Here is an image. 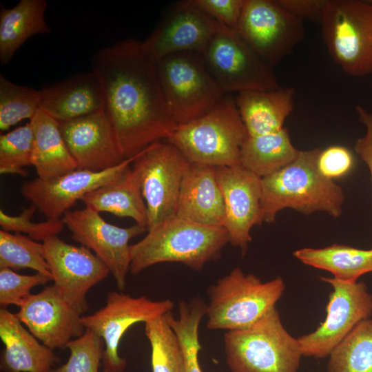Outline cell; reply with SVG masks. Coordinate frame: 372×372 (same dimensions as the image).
Listing matches in <instances>:
<instances>
[{
  "label": "cell",
  "mask_w": 372,
  "mask_h": 372,
  "mask_svg": "<svg viewBox=\"0 0 372 372\" xmlns=\"http://www.w3.org/2000/svg\"><path fill=\"white\" fill-rule=\"evenodd\" d=\"M92 68L103 87L105 111L125 159L165 141L178 127L141 41L130 39L101 49Z\"/></svg>",
  "instance_id": "1"
},
{
  "label": "cell",
  "mask_w": 372,
  "mask_h": 372,
  "mask_svg": "<svg viewBox=\"0 0 372 372\" xmlns=\"http://www.w3.org/2000/svg\"><path fill=\"white\" fill-rule=\"evenodd\" d=\"M320 150H300L291 163L261 178L259 225L273 223L286 208L307 215L324 211L338 218L342 214L344 192L320 172L317 161Z\"/></svg>",
  "instance_id": "2"
},
{
  "label": "cell",
  "mask_w": 372,
  "mask_h": 372,
  "mask_svg": "<svg viewBox=\"0 0 372 372\" xmlns=\"http://www.w3.org/2000/svg\"><path fill=\"white\" fill-rule=\"evenodd\" d=\"M229 242L223 227L196 223L174 216L158 223L131 245L130 272L137 275L161 262H180L195 271L220 257Z\"/></svg>",
  "instance_id": "3"
},
{
  "label": "cell",
  "mask_w": 372,
  "mask_h": 372,
  "mask_svg": "<svg viewBox=\"0 0 372 372\" xmlns=\"http://www.w3.org/2000/svg\"><path fill=\"white\" fill-rule=\"evenodd\" d=\"M248 136L235 99L227 94L203 116L178 125L165 141L191 163L233 167L240 165L241 147Z\"/></svg>",
  "instance_id": "4"
},
{
  "label": "cell",
  "mask_w": 372,
  "mask_h": 372,
  "mask_svg": "<svg viewBox=\"0 0 372 372\" xmlns=\"http://www.w3.org/2000/svg\"><path fill=\"white\" fill-rule=\"evenodd\" d=\"M223 344L231 372H298L303 356L276 307L248 328L227 331Z\"/></svg>",
  "instance_id": "5"
},
{
  "label": "cell",
  "mask_w": 372,
  "mask_h": 372,
  "mask_svg": "<svg viewBox=\"0 0 372 372\" xmlns=\"http://www.w3.org/2000/svg\"><path fill=\"white\" fill-rule=\"evenodd\" d=\"M285 289L280 277L262 282L254 273L234 268L208 289L207 328L227 331L248 328L276 307Z\"/></svg>",
  "instance_id": "6"
},
{
  "label": "cell",
  "mask_w": 372,
  "mask_h": 372,
  "mask_svg": "<svg viewBox=\"0 0 372 372\" xmlns=\"http://www.w3.org/2000/svg\"><path fill=\"white\" fill-rule=\"evenodd\" d=\"M154 64L165 101L178 125L203 116L225 95L200 53H174Z\"/></svg>",
  "instance_id": "7"
},
{
  "label": "cell",
  "mask_w": 372,
  "mask_h": 372,
  "mask_svg": "<svg viewBox=\"0 0 372 372\" xmlns=\"http://www.w3.org/2000/svg\"><path fill=\"white\" fill-rule=\"evenodd\" d=\"M320 23L329 54L345 73L372 74V1L327 0Z\"/></svg>",
  "instance_id": "8"
},
{
  "label": "cell",
  "mask_w": 372,
  "mask_h": 372,
  "mask_svg": "<svg viewBox=\"0 0 372 372\" xmlns=\"http://www.w3.org/2000/svg\"><path fill=\"white\" fill-rule=\"evenodd\" d=\"M201 54L207 70L224 94L280 87L273 68L255 53L237 31L224 25Z\"/></svg>",
  "instance_id": "9"
},
{
  "label": "cell",
  "mask_w": 372,
  "mask_h": 372,
  "mask_svg": "<svg viewBox=\"0 0 372 372\" xmlns=\"http://www.w3.org/2000/svg\"><path fill=\"white\" fill-rule=\"evenodd\" d=\"M189 161L165 141L152 144L138 153L132 169L138 179L147 212V231L176 216L184 172Z\"/></svg>",
  "instance_id": "10"
},
{
  "label": "cell",
  "mask_w": 372,
  "mask_h": 372,
  "mask_svg": "<svg viewBox=\"0 0 372 372\" xmlns=\"http://www.w3.org/2000/svg\"><path fill=\"white\" fill-rule=\"evenodd\" d=\"M173 307L174 303L169 299L154 301L145 296L133 297L110 291L105 306L92 314L82 316L85 329L93 331L104 342L103 372L125 371L127 361L120 356L118 347L131 326L161 317Z\"/></svg>",
  "instance_id": "11"
},
{
  "label": "cell",
  "mask_w": 372,
  "mask_h": 372,
  "mask_svg": "<svg viewBox=\"0 0 372 372\" xmlns=\"http://www.w3.org/2000/svg\"><path fill=\"white\" fill-rule=\"evenodd\" d=\"M237 32L272 68L305 37L303 20L283 9L277 0H245Z\"/></svg>",
  "instance_id": "12"
},
{
  "label": "cell",
  "mask_w": 372,
  "mask_h": 372,
  "mask_svg": "<svg viewBox=\"0 0 372 372\" xmlns=\"http://www.w3.org/2000/svg\"><path fill=\"white\" fill-rule=\"evenodd\" d=\"M320 279L333 288L326 318L314 331L298 338L303 355L315 358L329 357L357 324L372 316V295L364 282Z\"/></svg>",
  "instance_id": "13"
},
{
  "label": "cell",
  "mask_w": 372,
  "mask_h": 372,
  "mask_svg": "<svg viewBox=\"0 0 372 372\" xmlns=\"http://www.w3.org/2000/svg\"><path fill=\"white\" fill-rule=\"evenodd\" d=\"M61 220L71 231L72 238L94 251L108 268L118 288L123 291L131 262L129 242L147 229L136 224L129 227L114 225L86 206L66 211Z\"/></svg>",
  "instance_id": "14"
},
{
  "label": "cell",
  "mask_w": 372,
  "mask_h": 372,
  "mask_svg": "<svg viewBox=\"0 0 372 372\" xmlns=\"http://www.w3.org/2000/svg\"><path fill=\"white\" fill-rule=\"evenodd\" d=\"M54 285L80 314L88 309L87 293L109 274L107 266L86 247L52 236L42 242Z\"/></svg>",
  "instance_id": "15"
},
{
  "label": "cell",
  "mask_w": 372,
  "mask_h": 372,
  "mask_svg": "<svg viewBox=\"0 0 372 372\" xmlns=\"http://www.w3.org/2000/svg\"><path fill=\"white\" fill-rule=\"evenodd\" d=\"M223 26L195 7L189 0L176 3L143 41L142 49L154 63L172 54H202Z\"/></svg>",
  "instance_id": "16"
},
{
  "label": "cell",
  "mask_w": 372,
  "mask_h": 372,
  "mask_svg": "<svg viewBox=\"0 0 372 372\" xmlns=\"http://www.w3.org/2000/svg\"><path fill=\"white\" fill-rule=\"evenodd\" d=\"M136 156L101 172L77 168L49 179L37 178L23 183L21 192L48 219H60L85 194L121 176Z\"/></svg>",
  "instance_id": "17"
},
{
  "label": "cell",
  "mask_w": 372,
  "mask_h": 372,
  "mask_svg": "<svg viewBox=\"0 0 372 372\" xmlns=\"http://www.w3.org/2000/svg\"><path fill=\"white\" fill-rule=\"evenodd\" d=\"M215 167L224 201L223 227L229 243L245 255L251 240V229L259 225L261 178L241 165Z\"/></svg>",
  "instance_id": "18"
},
{
  "label": "cell",
  "mask_w": 372,
  "mask_h": 372,
  "mask_svg": "<svg viewBox=\"0 0 372 372\" xmlns=\"http://www.w3.org/2000/svg\"><path fill=\"white\" fill-rule=\"evenodd\" d=\"M42 344L54 350L67 348L85 331L80 315L54 285L30 294L15 313Z\"/></svg>",
  "instance_id": "19"
},
{
  "label": "cell",
  "mask_w": 372,
  "mask_h": 372,
  "mask_svg": "<svg viewBox=\"0 0 372 372\" xmlns=\"http://www.w3.org/2000/svg\"><path fill=\"white\" fill-rule=\"evenodd\" d=\"M59 123L78 168L101 172L125 160L105 110Z\"/></svg>",
  "instance_id": "20"
},
{
  "label": "cell",
  "mask_w": 372,
  "mask_h": 372,
  "mask_svg": "<svg viewBox=\"0 0 372 372\" xmlns=\"http://www.w3.org/2000/svg\"><path fill=\"white\" fill-rule=\"evenodd\" d=\"M176 216L205 225L223 227L224 201L214 166L189 161L182 179Z\"/></svg>",
  "instance_id": "21"
},
{
  "label": "cell",
  "mask_w": 372,
  "mask_h": 372,
  "mask_svg": "<svg viewBox=\"0 0 372 372\" xmlns=\"http://www.w3.org/2000/svg\"><path fill=\"white\" fill-rule=\"evenodd\" d=\"M0 338L4 344L1 372H52L59 362L53 350L40 343L17 316L0 309Z\"/></svg>",
  "instance_id": "22"
},
{
  "label": "cell",
  "mask_w": 372,
  "mask_h": 372,
  "mask_svg": "<svg viewBox=\"0 0 372 372\" xmlns=\"http://www.w3.org/2000/svg\"><path fill=\"white\" fill-rule=\"evenodd\" d=\"M40 108L59 122L105 110L103 87L92 70L41 90Z\"/></svg>",
  "instance_id": "23"
},
{
  "label": "cell",
  "mask_w": 372,
  "mask_h": 372,
  "mask_svg": "<svg viewBox=\"0 0 372 372\" xmlns=\"http://www.w3.org/2000/svg\"><path fill=\"white\" fill-rule=\"evenodd\" d=\"M294 90H247L237 93L236 103L251 136L280 131L293 111Z\"/></svg>",
  "instance_id": "24"
},
{
  "label": "cell",
  "mask_w": 372,
  "mask_h": 372,
  "mask_svg": "<svg viewBox=\"0 0 372 372\" xmlns=\"http://www.w3.org/2000/svg\"><path fill=\"white\" fill-rule=\"evenodd\" d=\"M30 123L34 134L32 165L38 178L49 179L78 168L63 139L58 121L39 108Z\"/></svg>",
  "instance_id": "25"
},
{
  "label": "cell",
  "mask_w": 372,
  "mask_h": 372,
  "mask_svg": "<svg viewBox=\"0 0 372 372\" xmlns=\"http://www.w3.org/2000/svg\"><path fill=\"white\" fill-rule=\"evenodd\" d=\"M81 200L99 213L130 217L147 231L146 205L138 179L130 166L118 178L87 193Z\"/></svg>",
  "instance_id": "26"
},
{
  "label": "cell",
  "mask_w": 372,
  "mask_h": 372,
  "mask_svg": "<svg viewBox=\"0 0 372 372\" xmlns=\"http://www.w3.org/2000/svg\"><path fill=\"white\" fill-rule=\"evenodd\" d=\"M45 0H21L0 11V61L8 63L17 50L32 36L51 32L45 21Z\"/></svg>",
  "instance_id": "27"
},
{
  "label": "cell",
  "mask_w": 372,
  "mask_h": 372,
  "mask_svg": "<svg viewBox=\"0 0 372 372\" xmlns=\"http://www.w3.org/2000/svg\"><path fill=\"white\" fill-rule=\"evenodd\" d=\"M293 254L303 264L327 271L342 281L356 282L361 276L372 272V249L334 244L323 248H302Z\"/></svg>",
  "instance_id": "28"
},
{
  "label": "cell",
  "mask_w": 372,
  "mask_h": 372,
  "mask_svg": "<svg viewBox=\"0 0 372 372\" xmlns=\"http://www.w3.org/2000/svg\"><path fill=\"white\" fill-rule=\"evenodd\" d=\"M300 150L292 144L289 132L248 136L240 149V165L263 178L291 163Z\"/></svg>",
  "instance_id": "29"
},
{
  "label": "cell",
  "mask_w": 372,
  "mask_h": 372,
  "mask_svg": "<svg viewBox=\"0 0 372 372\" xmlns=\"http://www.w3.org/2000/svg\"><path fill=\"white\" fill-rule=\"evenodd\" d=\"M327 372H372V318L360 322L335 347Z\"/></svg>",
  "instance_id": "30"
},
{
  "label": "cell",
  "mask_w": 372,
  "mask_h": 372,
  "mask_svg": "<svg viewBox=\"0 0 372 372\" xmlns=\"http://www.w3.org/2000/svg\"><path fill=\"white\" fill-rule=\"evenodd\" d=\"M145 333L151 346L152 372H186L183 348L165 315L145 322Z\"/></svg>",
  "instance_id": "31"
},
{
  "label": "cell",
  "mask_w": 372,
  "mask_h": 372,
  "mask_svg": "<svg viewBox=\"0 0 372 372\" xmlns=\"http://www.w3.org/2000/svg\"><path fill=\"white\" fill-rule=\"evenodd\" d=\"M31 269L52 280L43 243L19 233L0 230V269Z\"/></svg>",
  "instance_id": "32"
},
{
  "label": "cell",
  "mask_w": 372,
  "mask_h": 372,
  "mask_svg": "<svg viewBox=\"0 0 372 372\" xmlns=\"http://www.w3.org/2000/svg\"><path fill=\"white\" fill-rule=\"evenodd\" d=\"M41 90L13 83L0 74V130L33 118L40 108Z\"/></svg>",
  "instance_id": "33"
},
{
  "label": "cell",
  "mask_w": 372,
  "mask_h": 372,
  "mask_svg": "<svg viewBox=\"0 0 372 372\" xmlns=\"http://www.w3.org/2000/svg\"><path fill=\"white\" fill-rule=\"evenodd\" d=\"M205 316V307L198 303H182L178 307V316L172 313L167 320L176 333L185 358L186 372H203L198 360L202 347L199 342L198 329Z\"/></svg>",
  "instance_id": "34"
},
{
  "label": "cell",
  "mask_w": 372,
  "mask_h": 372,
  "mask_svg": "<svg viewBox=\"0 0 372 372\" xmlns=\"http://www.w3.org/2000/svg\"><path fill=\"white\" fill-rule=\"evenodd\" d=\"M34 134L30 123L0 136V173L26 176L32 165Z\"/></svg>",
  "instance_id": "35"
},
{
  "label": "cell",
  "mask_w": 372,
  "mask_h": 372,
  "mask_svg": "<svg viewBox=\"0 0 372 372\" xmlns=\"http://www.w3.org/2000/svg\"><path fill=\"white\" fill-rule=\"evenodd\" d=\"M67 348L70 350L68 361L52 372H99L104 342L93 331L85 329L81 337L71 340Z\"/></svg>",
  "instance_id": "36"
},
{
  "label": "cell",
  "mask_w": 372,
  "mask_h": 372,
  "mask_svg": "<svg viewBox=\"0 0 372 372\" xmlns=\"http://www.w3.org/2000/svg\"><path fill=\"white\" fill-rule=\"evenodd\" d=\"M37 208L31 205L23 208L18 216L7 214L0 210V226L1 229L8 232L25 233L36 241L43 242L45 239L56 236L63 229L64 224L60 219H48L45 221L34 223L32 220Z\"/></svg>",
  "instance_id": "37"
},
{
  "label": "cell",
  "mask_w": 372,
  "mask_h": 372,
  "mask_svg": "<svg viewBox=\"0 0 372 372\" xmlns=\"http://www.w3.org/2000/svg\"><path fill=\"white\" fill-rule=\"evenodd\" d=\"M51 280L49 277L39 273L23 275L8 268L0 269L1 308L6 309L11 304L20 307L31 294L32 288Z\"/></svg>",
  "instance_id": "38"
},
{
  "label": "cell",
  "mask_w": 372,
  "mask_h": 372,
  "mask_svg": "<svg viewBox=\"0 0 372 372\" xmlns=\"http://www.w3.org/2000/svg\"><path fill=\"white\" fill-rule=\"evenodd\" d=\"M318 167L323 176L333 180L348 174L353 168L355 159L352 152L342 145H331L320 150Z\"/></svg>",
  "instance_id": "39"
},
{
  "label": "cell",
  "mask_w": 372,
  "mask_h": 372,
  "mask_svg": "<svg viewBox=\"0 0 372 372\" xmlns=\"http://www.w3.org/2000/svg\"><path fill=\"white\" fill-rule=\"evenodd\" d=\"M189 1L220 24L237 31L245 0H189Z\"/></svg>",
  "instance_id": "40"
},
{
  "label": "cell",
  "mask_w": 372,
  "mask_h": 372,
  "mask_svg": "<svg viewBox=\"0 0 372 372\" xmlns=\"http://www.w3.org/2000/svg\"><path fill=\"white\" fill-rule=\"evenodd\" d=\"M288 12L304 20L320 22L327 0H277Z\"/></svg>",
  "instance_id": "41"
},
{
  "label": "cell",
  "mask_w": 372,
  "mask_h": 372,
  "mask_svg": "<svg viewBox=\"0 0 372 372\" xmlns=\"http://www.w3.org/2000/svg\"><path fill=\"white\" fill-rule=\"evenodd\" d=\"M355 110L359 121L365 126L366 133L355 143V150L368 166L372 183V110L368 111L361 105H356Z\"/></svg>",
  "instance_id": "42"
}]
</instances>
